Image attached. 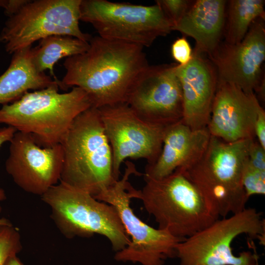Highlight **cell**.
<instances>
[{"instance_id":"obj_11","label":"cell","mask_w":265,"mask_h":265,"mask_svg":"<svg viewBox=\"0 0 265 265\" xmlns=\"http://www.w3.org/2000/svg\"><path fill=\"white\" fill-rule=\"evenodd\" d=\"M104 132L110 144L113 173L119 180L122 163L128 159L153 164L162 148L166 128L141 120L126 103L98 108Z\"/></svg>"},{"instance_id":"obj_1","label":"cell","mask_w":265,"mask_h":265,"mask_svg":"<svg viewBox=\"0 0 265 265\" xmlns=\"http://www.w3.org/2000/svg\"><path fill=\"white\" fill-rule=\"evenodd\" d=\"M84 53L66 58L59 88L78 87L97 108L126 103L138 75L149 65L143 47L96 36Z\"/></svg>"},{"instance_id":"obj_26","label":"cell","mask_w":265,"mask_h":265,"mask_svg":"<svg viewBox=\"0 0 265 265\" xmlns=\"http://www.w3.org/2000/svg\"><path fill=\"white\" fill-rule=\"evenodd\" d=\"M247 162L255 168L265 171V149L254 139L249 148Z\"/></svg>"},{"instance_id":"obj_27","label":"cell","mask_w":265,"mask_h":265,"mask_svg":"<svg viewBox=\"0 0 265 265\" xmlns=\"http://www.w3.org/2000/svg\"><path fill=\"white\" fill-rule=\"evenodd\" d=\"M254 131L258 142L265 149V112L261 106L258 111Z\"/></svg>"},{"instance_id":"obj_25","label":"cell","mask_w":265,"mask_h":265,"mask_svg":"<svg viewBox=\"0 0 265 265\" xmlns=\"http://www.w3.org/2000/svg\"><path fill=\"white\" fill-rule=\"evenodd\" d=\"M190 45L185 36L176 39L171 45V53L173 59L180 65H185L192 58Z\"/></svg>"},{"instance_id":"obj_13","label":"cell","mask_w":265,"mask_h":265,"mask_svg":"<svg viewBox=\"0 0 265 265\" xmlns=\"http://www.w3.org/2000/svg\"><path fill=\"white\" fill-rule=\"evenodd\" d=\"M9 142L5 168L20 188L42 196L60 182L63 163L61 144L42 147L30 133L18 131Z\"/></svg>"},{"instance_id":"obj_12","label":"cell","mask_w":265,"mask_h":265,"mask_svg":"<svg viewBox=\"0 0 265 265\" xmlns=\"http://www.w3.org/2000/svg\"><path fill=\"white\" fill-rule=\"evenodd\" d=\"M177 64L149 65L135 80L126 103L141 120L164 127L182 120L183 99Z\"/></svg>"},{"instance_id":"obj_16","label":"cell","mask_w":265,"mask_h":265,"mask_svg":"<svg viewBox=\"0 0 265 265\" xmlns=\"http://www.w3.org/2000/svg\"><path fill=\"white\" fill-rule=\"evenodd\" d=\"M185 65L176 67L183 94V122L193 130L207 127L218 86L216 69L206 55L192 53Z\"/></svg>"},{"instance_id":"obj_24","label":"cell","mask_w":265,"mask_h":265,"mask_svg":"<svg viewBox=\"0 0 265 265\" xmlns=\"http://www.w3.org/2000/svg\"><path fill=\"white\" fill-rule=\"evenodd\" d=\"M194 1L190 0H157L156 3L161 8L173 27L186 13Z\"/></svg>"},{"instance_id":"obj_23","label":"cell","mask_w":265,"mask_h":265,"mask_svg":"<svg viewBox=\"0 0 265 265\" xmlns=\"http://www.w3.org/2000/svg\"><path fill=\"white\" fill-rule=\"evenodd\" d=\"M242 183L248 199L254 195L265 194V171L253 167L247 161L243 169Z\"/></svg>"},{"instance_id":"obj_31","label":"cell","mask_w":265,"mask_h":265,"mask_svg":"<svg viewBox=\"0 0 265 265\" xmlns=\"http://www.w3.org/2000/svg\"><path fill=\"white\" fill-rule=\"evenodd\" d=\"M257 265H259V264Z\"/></svg>"},{"instance_id":"obj_28","label":"cell","mask_w":265,"mask_h":265,"mask_svg":"<svg viewBox=\"0 0 265 265\" xmlns=\"http://www.w3.org/2000/svg\"><path fill=\"white\" fill-rule=\"evenodd\" d=\"M17 131L12 127L6 126L0 128V147L6 142H9ZM6 199L4 190L0 188V201ZM2 223V219L0 218V225Z\"/></svg>"},{"instance_id":"obj_7","label":"cell","mask_w":265,"mask_h":265,"mask_svg":"<svg viewBox=\"0 0 265 265\" xmlns=\"http://www.w3.org/2000/svg\"><path fill=\"white\" fill-rule=\"evenodd\" d=\"M50 208L51 216L66 238L106 237L118 252L130 242L115 208L85 191L59 182L41 196Z\"/></svg>"},{"instance_id":"obj_5","label":"cell","mask_w":265,"mask_h":265,"mask_svg":"<svg viewBox=\"0 0 265 265\" xmlns=\"http://www.w3.org/2000/svg\"><path fill=\"white\" fill-rule=\"evenodd\" d=\"M139 199L155 218L158 228L185 239L220 217L194 185L175 171L160 179L144 177Z\"/></svg>"},{"instance_id":"obj_10","label":"cell","mask_w":265,"mask_h":265,"mask_svg":"<svg viewBox=\"0 0 265 265\" xmlns=\"http://www.w3.org/2000/svg\"><path fill=\"white\" fill-rule=\"evenodd\" d=\"M81 1L27 0L8 17L0 33V42L10 54L52 35H69L89 42L92 36L79 26Z\"/></svg>"},{"instance_id":"obj_2","label":"cell","mask_w":265,"mask_h":265,"mask_svg":"<svg viewBox=\"0 0 265 265\" xmlns=\"http://www.w3.org/2000/svg\"><path fill=\"white\" fill-rule=\"evenodd\" d=\"M253 139L227 142L211 135L201 156L188 166L176 170L194 185L219 217L246 208L249 199L242 177Z\"/></svg>"},{"instance_id":"obj_4","label":"cell","mask_w":265,"mask_h":265,"mask_svg":"<svg viewBox=\"0 0 265 265\" xmlns=\"http://www.w3.org/2000/svg\"><path fill=\"white\" fill-rule=\"evenodd\" d=\"M63 163L60 182L94 197L116 180L111 149L98 108L91 107L74 120L62 141Z\"/></svg>"},{"instance_id":"obj_6","label":"cell","mask_w":265,"mask_h":265,"mask_svg":"<svg viewBox=\"0 0 265 265\" xmlns=\"http://www.w3.org/2000/svg\"><path fill=\"white\" fill-rule=\"evenodd\" d=\"M265 244V220L253 208H245L232 215L218 219L207 227L179 242L176 257L180 265H257L259 257L244 251L238 255L233 252L232 244L241 235Z\"/></svg>"},{"instance_id":"obj_18","label":"cell","mask_w":265,"mask_h":265,"mask_svg":"<svg viewBox=\"0 0 265 265\" xmlns=\"http://www.w3.org/2000/svg\"><path fill=\"white\" fill-rule=\"evenodd\" d=\"M227 0H197L172 30L193 38L195 45L192 53L208 58L222 42Z\"/></svg>"},{"instance_id":"obj_29","label":"cell","mask_w":265,"mask_h":265,"mask_svg":"<svg viewBox=\"0 0 265 265\" xmlns=\"http://www.w3.org/2000/svg\"><path fill=\"white\" fill-rule=\"evenodd\" d=\"M4 265H23L17 255L9 257L5 262Z\"/></svg>"},{"instance_id":"obj_9","label":"cell","mask_w":265,"mask_h":265,"mask_svg":"<svg viewBox=\"0 0 265 265\" xmlns=\"http://www.w3.org/2000/svg\"><path fill=\"white\" fill-rule=\"evenodd\" d=\"M80 21L90 23L100 37L149 47L172 31L173 25L160 6L107 0H81Z\"/></svg>"},{"instance_id":"obj_22","label":"cell","mask_w":265,"mask_h":265,"mask_svg":"<svg viewBox=\"0 0 265 265\" xmlns=\"http://www.w3.org/2000/svg\"><path fill=\"white\" fill-rule=\"evenodd\" d=\"M22 248L18 229L12 224L0 226V265H4L9 257L17 255Z\"/></svg>"},{"instance_id":"obj_19","label":"cell","mask_w":265,"mask_h":265,"mask_svg":"<svg viewBox=\"0 0 265 265\" xmlns=\"http://www.w3.org/2000/svg\"><path fill=\"white\" fill-rule=\"evenodd\" d=\"M31 49L27 47L12 54L8 67L0 76V104L13 103L30 90L59 86V80L56 81L45 73L37 71L32 62Z\"/></svg>"},{"instance_id":"obj_20","label":"cell","mask_w":265,"mask_h":265,"mask_svg":"<svg viewBox=\"0 0 265 265\" xmlns=\"http://www.w3.org/2000/svg\"><path fill=\"white\" fill-rule=\"evenodd\" d=\"M89 47V42L62 35H52L39 41L38 46L31 49L33 63L40 73L49 70L53 79L58 81L54 66L60 59L82 53Z\"/></svg>"},{"instance_id":"obj_15","label":"cell","mask_w":265,"mask_h":265,"mask_svg":"<svg viewBox=\"0 0 265 265\" xmlns=\"http://www.w3.org/2000/svg\"><path fill=\"white\" fill-rule=\"evenodd\" d=\"M260 106L254 93L232 84L218 83L207 128L211 135L227 142L254 139Z\"/></svg>"},{"instance_id":"obj_14","label":"cell","mask_w":265,"mask_h":265,"mask_svg":"<svg viewBox=\"0 0 265 265\" xmlns=\"http://www.w3.org/2000/svg\"><path fill=\"white\" fill-rule=\"evenodd\" d=\"M265 20L256 19L240 42L231 45L222 42L209 58L216 69L218 83L232 84L247 93L257 91L265 76Z\"/></svg>"},{"instance_id":"obj_8","label":"cell","mask_w":265,"mask_h":265,"mask_svg":"<svg viewBox=\"0 0 265 265\" xmlns=\"http://www.w3.org/2000/svg\"><path fill=\"white\" fill-rule=\"evenodd\" d=\"M125 163L122 179L94 197L115 208L130 238V243L117 252L114 259L119 262L141 265H164L166 260L176 257V246L185 239L176 237L165 230L151 227L135 214L131 207V200L139 199L140 190L133 188L128 180L132 175L141 174L136 170L132 162L126 160Z\"/></svg>"},{"instance_id":"obj_21","label":"cell","mask_w":265,"mask_h":265,"mask_svg":"<svg viewBox=\"0 0 265 265\" xmlns=\"http://www.w3.org/2000/svg\"><path fill=\"white\" fill-rule=\"evenodd\" d=\"M264 5L263 0L227 1L223 42L231 45L240 42L256 19H265Z\"/></svg>"},{"instance_id":"obj_30","label":"cell","mask_w":265,"mask_h":265,"mask_svg":"<svg viewBox=\"0 0 265 265\" xmlns=\"http://www.w3.org/2000/svg\"><path fill=\"white\" fill-rule=\"evenodd\" d=\"M12 3V0H0V8H2L5 12L9 9Z\"/></svg>"},{"instance_id":"obj_17","label":"cell","mask_w":265,"mask_h":265,"mask_svg":"<svg viewBox=\"0 0 265 265\" xmlns=\"http://www.w3.org/2000/svg\"><path fill=\"white\" fill-rule=\"evenodd\" d=\"M211 134L207 128L193 130L180 121L166 128L161 152L145 167L144 177L160 179L196 160L206 148Z\"/></svg>"},{"instance_id":"obj_3","label":"cell","mask_w":265,"mask_h":265,"mask_svg":"<svg viewBox=\"0 0 265 265\" xmlns=\"http://www.w3.org/2000/svg\"><path fill=\"white\" fill-rule=\"evenodd\" d=\"M58 85L27 92L0 108V124L30 133L42 147L61 144L75 118L92 107L87 94L72 87L60 93Z\"/></svg>"}]
</instances>
